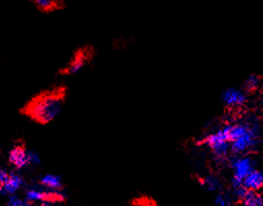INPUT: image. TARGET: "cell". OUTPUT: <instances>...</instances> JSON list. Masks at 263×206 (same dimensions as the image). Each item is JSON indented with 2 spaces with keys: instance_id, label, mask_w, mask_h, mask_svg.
<instances>
[{
  "instance_id": "obj_1",
  "label": "cell",
  "mask_w": 263,
  "mask_h": 206,
  "mask_svg": "<svg viewBox=\"0 0 263 206\" xmlns=\"http://www.w3.org/2000/svg\"><path fill=\"white\" fill-rule=\"evenodd\" d=\"M64 94L61 90L51 91L37 96L26 106V114L40 124H47L56 118L62 109Z\"/></svg>"
},
{
  "instance_id": "obj_2",
  "label": "cell",
  "mask_w": 263,
  "mask_h": 206,
  "mask_svg": "<svg viewBox=\"0 0 263 206\" xmlns=\"http://www.w3.org/2000/svg\"><path fill=\"white\" fill-rule=\"evenodd\" d=\"M203 142L209 145L217 157L224 158L228 155L230 150V138L228 135L227 125L220 129L216 133L207 135Z\"/></svg>"
},
{
  "instance_id": "obj_3",
  "label": "cell",
  "mask_w": 263,
  "mask_h": 206,
  "mask_svg": "<svg viewBox=\"0 0 263 206\" xmlns=\"http://www.w3.org/2000/svg\"><path fill=\"white\" fill-rule=\"evenodd\" d=\"M64 198L62 191H50L40 186V188H30L26 192V201L29 203H52L61 201Z\"/></svg>"
},
{
  "instance_id": "obj_4",
  "label": "cell",
  "mask_w": 263,
  "mask_h": 206,
  "mask_svg": "<svg viewBox=\"0 0 263 206\" xmlns=\"http://www.w3.org/2000/svg\"><path fill=\"white\" fill-rule=\"evenodd\" d=\"M233 168V188L243 186V182L246 176L250 173L253 168V162L250 157H240L235 159L232 163Z\"/></svg>"
},
{
  "instance_id": "obj_5",
  "label": "cell",
  "mask_w": 263,
  "mask_h": 206,
  "mask_svg": "<svg viewBox=\"0 0 263 206\" xmlns=\"http://www.w3.org/2000/svg\"><path fill=\"white\" fill-rule=\"evenodd\" d=\"M258 141V132L254 127L250 132L240 137V138L231 141L230 150L233 154H243L246 150L256 145Z\"/></svg>"
},
{
  "instance_id": "obj_6",
  "label": "cell",
  "mask_w": 263,
  "mask_h": 206,
  "mask_svg": "<svg viewBox=\"0 0 263 206\" xmlns=\"http://www.w3.org/2000/svg\"><path fill=\"white\" fill-rule=\"evenodd\" d=\"M92 56L91 51L89 49H83L77 52L75 57L72 59V61L68 63V65L62 70L63 74L72 75L77 72H79L83 67H84L90 57Z\"/></svg>"
},
{
  "instance_id": "obj_7",
  "label": "cell",
  "mask_w": 263,
  "mask_h": 206,
  "mask_svg": "<svg viewBox=\"0 0 263 206\" xmlns=\"http://www.w3.org/2000/svg\"><path fill=\"white\" fill-rule=\"evenodd\" d=\"M28 152L23 144H17L12 146L8 154V161L13 167L17 169H23L29 165Z\"/></svg>"
},
{
  "instance_id": "obj_8",
  "label": "cell",
  "mask_w": 263,
  "mask_h": 206,
  "mask_svg": "<svg viewBox=\"0 0 263 206\" xmlns=\"http://www.w3.org/2000/svg\"><path fill=\"white\" fill-rule=\"evenodd\" d=\"M24 186V178L17 173H10L7 182L0 186V193L4 196H16L18 192Z\"/></svg>"
},
{
  "instance_id": "obj_9",
  "label": "cell",
  "mask_w": 263,
  "mask_h": 206,
  "mask_svg": "<svg viewBox=\"0 0 263 206\" xmlns=\"http://www.w3.org/2000/svg\"><path fill=\"white\" fill-rule=\"evenodd\" d=\"M222 99L224 103L229 107H240L246 103L247 96L241 90L230 88L223 93Z\"/></svg>"
},
{
  "instance_id": "obj_10",
  "label": "cell",
  "mask_w": 263,
  "mask_h": 206,
  "mask_svg": "<svg viewBox=\"0 0 263 206\" xmlns=\"http://www.w3.org/2000/svg\"><path fill=\"white\" fill-rule=\"evenodd\" d=\"M243 186L251 192H256L263 187V173L260 170L253 169L243 182Z\"/></svg>"
},
{
  "instance_id": "obj_11",
  "label": "cell",
  "mask_w": 263,
  "mask_h": 206,
  "mask_svg": "<svg viewBox=\"0 0 263 206\" xmlns=\"http://www.w3.org/2000/svg\"><path fill=\"white\" fill-rule=\"evenodd\" d=\"M40 186L50 191H62L63 183L62 180L55 174H46L40 178Z\"/></svg>"
},
{
  "instance_id": "obj_12",
  "label": "cell",
  "mask_w": 263,
  "mask_h": 206,
  "mask_svg": "<svg viewBox=\"0 0 263 206\" xmlns=\"http://www.w3.org/2000/svg\"><path fill=\"white\" fill-rule=\"evenodd\" d=\"M242 201V206H263V197L256 192L248 191L247 195Z\"/></svg>"
},
{
  "instance_id": "obj_13",
  "label": "cell",
  "mask_w": 263,
  "mask_h": 206,
  "mask_svg": "<svg viewBox=\"0 0 263 206\" xmlns=\"http://www.w3.org/2000/svg\"><path fill=\"white\" fill-rule=\"evenodd\" d=\"M36 7L40 10L49 12L61 8L62 3L60 1H53V0H37L34 2Z\"/></svg>"
},
{
  "instance_id": "obj_14",
  "label": "cell",
  "mask_w": 263,
  "mask_h": 206,
  "mask_svg": "<svg viewBox=\"0 0 263 206\" xmlns=\"http://www.w3.org/2000/svg\"><path fill=\"white\" fill-rule=\"evenodd\" d=\"M201 186L209 190V191H216L219 187H220V182L218 181V178H216L215 176H205L204 178L200 181Z\"/></svg>"
},
{
  "instance_id": "obj_15",
  "label": "cell",
  "mask_w": 263,
  "mask_h": 206,
  "mask_svg": "<svg viewBox=\"0 0 263 206\" xmlns=\"http://www.w3.org/2000/svg\"><path fill=\"white\" fill-rule=\"evenodd\" d=\"M261 84V79L259 76L255 75V74H251L249 75L245 81V86L249 91H254L257 90L259 88Z\"/></svg>"
},
{
  "instance_id": "obj_16",
  "label": "cell",
  "mask_w": 263,
  "mask_h": 206,
  "mask_svg": "<svg viewBox=\"0 0 263 206\" xmlns=\"http://www.w3.org/2000/svg\"><path fill=\"white\" fill-rule=\"evenodd\" d=\"M27 203L28 202L19 198L18 196H11L7 202V206H26Z\"/></svg>"
},
{
  "instance_id": "obj_17",
  "label": "cell",
  "mask_w": 263,
  "mask_h": 206,
  "mask_svg": "<svg viewBox=\"0 0 263 206\" xmlns=\"http://www.w3.org/2000/svg\"><path fill=\"white\" fill-rule=\"evenodd\" d=\"M28 158H29V165H32V166H36V165L40 163V157L35 150H29Z\"/></svg>"
},
{
  "instance_id": "obj_18",
  "label": "cell",
  "mask_w": 263,
  "mask_h": 206,
  "mask_svg": "<svg viewBox=\"0 0 263 206\" xmlns=\"http://www.w3.org/2000/svg\"><path fill=\"white\" fill-rule=\"evenodd\" d=\"M216 204H217V206H232L230 201L227 198H225L224 196H222V195L217 196Z\"/></svg>"
},
{
  "instance_id": "obj_19",
  "label": "cell",
  "mask_w": 263,
  "mask_h": 206,
  "mask_svg": "<svg viewBox=\"0 0 263 206\" xmlns=\"http://www.w3.org/2000/svg\"><path fill=\"white\" fill-rule=\"evenodd\" d=\"M9 175H10V173L7 170L2 169V168L0 169V186L4 185L7 182Z\"/></svg>"
},
{
  "instance_id": "obj_20",
  "label": "cell",
  "mask_w": 263,
  "mask_h": 206,
  "mask_svg": "<svg viewBox=\"0 0 263 206\" xmlns=\"http://www.w3.org/2000/svg\"><path fill=\"white\" fill-rule=\"evenodd\" d=\"M41 206H51L50 203H41Z\"/></svg>"
},
{
  "instance_id": "obj_21",
  "label": "cell",
  "mask_w": 263,
  "mask_h": 206,
  "mask_svg": "<svg viewBox=\"0 0 263 206\" xmlns=\"http://www.w3.org/2000/svg\"><path fill=\"white\" fill-rule=\"evenodd\" d=\"M26 206H32V205H31V204H28V203H27V205H26Z\"/></svg>"
},
{
  "instance_id": "obj_22",
  "label": "cell",
  "mask_w": 263,
  "mask_h": 206,
  "mask_svg": "<svg viewBox=\"0 0 263 206\" xmlns=\"http://www.w3.org/2000/svg\"><path fill=\"white\" fill-rule=\"evenodd\" d=\"M262 103H263V95H262Z\"/></svg>"
}]
</instances>
